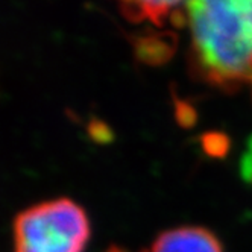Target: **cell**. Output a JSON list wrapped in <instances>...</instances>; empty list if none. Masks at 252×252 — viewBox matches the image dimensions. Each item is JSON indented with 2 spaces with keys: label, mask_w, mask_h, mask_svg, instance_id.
Masks as SVG:
<instances>
[{
  "label": "cell",
  "mask_w": 252,
  "mask_h": 252,
  "mask_svg": "<svg viewBox=\"0 0 252 252\" xmlns=\"http://www.w3.org/2000/svg\"><path fill=\"white\" fill-rule=\"evenodd\" d=\"M131 46L137 61L146 65H163L173 58L178 49V37L170 31L143 32L132 35Z\"/></svg>",
  "instance_id": "277c9868"
},
{
  "label": "cell",
  "mask_w": 252,
  "mask_h": 252,
  "mask_svg": "<svg viewBox=\"0 0 252 252\" xmlns=\"http://www.w3.org/2000/svg\"><path fill=\"white\" fill-rule=\"evenodd\" d=\"M240 172L245 181L252 184V137L249 138V143H248V152L242 157Z\"/></svg>",
  "instance_id": "ba28073f"
},
{
  "label": "cell",
  "mask_w": 252,
  "mask_h": 252,
  "mask_svg": "<svg viewBox=\"0 0 252 252\" xmlns=\"http://www.w3.org/2000/svg\"><path fill=\"white\" fill-rule=\"evenodd\" d=\"M181 6V3L176 2H126L120 5V9L129 22H151L157 28H161L166 20H172L176 9Z\"/></svg>",
  "instance_id": "5b68a950"
},
{
  "label": "cell",
  "mask_w": 252,
  "mask_h": 252,
  "mask_svg": "<svg viewBox=\"0 0 252 252\" xmlns=\"http://www.w3.org/2000/svg\"><path fill=\"white\" fill-rule=\"evenodd\" d=\"M201 145L204 152L211 158H223L229 152L231 141L229 137L223 132H205L201 138Z\"/></svg>",
  "instance_id": "8992f818"
},
{
  "label": "cell",
  "mask_w": 252,
  "mask_h": 252,
  "mask_svg": "<svg viewBox=\"0 0 252 252\" xmlns=\"http://www.w3.org/2000/svg\"><path fill=\"white\" fill-rule=\"evenodd\" d=\"M105 252H128V251H125V249H122V248H119V246H110Z\"/></svg>",
  "instance_id": "9c48e42d"
},
{
  "label": "cell",
  "mask_w": 252,
  "mask_h": 252,
  "mask_svg": "<svg viewBox=\"0 0 252 252\" xmlns=\"http://www.w3.org/2000/svg\"><path fill=\"white\" fill-rule=\"evenodd\" d=\"M90 234L85 210L68 197H57L15 216L14 252H84Z\"/></svg>",
  "instance_id": "7a4b0ae2"
},
{
  "label": "cell",
  "mask_w": 252,
  "mask_h": 252,
  "mask_svg": "<svg viewBox=\"0 0 252 252\" xmlns=\"http://www.w3.org/2000/svg\"><path fill=\"white\" fill-rule=\"evenodd\" d=\"M175 117L181 126L190 128V126L194 125L197 114H196L194 108L190 103H187L186 100H176L175 102Z\"/></svg>",
  "instance_id": "52a82bcc"
},
{
  "label": "cell",
  "mask_w": 252,
  "mask_h": 252,
  "mask_svg": "<svg viewBox=\"0 0 252 252\" xmlns=\"http://www.w3.org/2000/svg\"><path fill=\"white\" fill-rule=\"evenodd\" d=\"M186 14L197 79L228 93L252 84V0L190 2Z\"/></svg>",
  "instance_id": "6da1fadb"
},
{
  "label": "cell",
  "mask_w": 252,
  "mask_h": 252,
  "mask_svg": "<svg viewBox=\"0 0 252 252\" xmlns=\"http://www.w3.org/2000/svg\"><path fill=\"white\" fill-rule=\"evenodd\" d=\"M145 252H223V248L211 231L181 226L159 234Z\"/></svg>",
  "instance_id": "3957f363"
}]
</instances>
